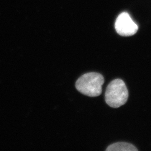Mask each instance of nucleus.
Instances as JSON below:
<instances>
[{
    "label": "nucleus",
    "instance_id": "nucleus-1",
    "mask_svg": "<svg viewBox=\"0 0 151 151\" xmlns=\"http://www.w3.org/2000/svg\"><path fill=\"white\" fill-rule=\"evenodd\" d=\"M104 83L103 76L96 72L87 73L80 77L76 83V89L90 97H96L102 92Z\"/></svg>",
    "mask_w": 151,
    "mask_h": 151
},
{
    "label": "nucleus",
    "instance_id": "nucleus-2",
    "mask_svg": "<svg viewBox=\"0 0 151 151\" xmlns=\"http://www.w3.org/2000/svg\"><path fill=\"white\" fill-rule=\"evenodd\" d=\"M128 96V91L124 81L120 79H115L108 85L105 99L109 106L118 108L127 103Z\"/></svg>",
    "mask_w": 151,
    "mask_h": 151
},
{
    "label": "nucleus",
    "instance_id": "nucleus-3",
    "mask_svg": "<svg viewBox=\"0 0 151 151\" xmlns=\"http://www.w3.org/2000/svg\"><path fill=\"white\" fill-rule=\"evenodd\" d=\"M115 28L117 33L123 37L132 36L138 30V25L126 12L121 13L118 16L115 23Z\"/></svg>",
    "mask_w": 151,
    "mask_h": 151
},
{
    "label": "nucleus",
    "instance_id": "nucleus-4",
    "mask_svg": "<svg viewBox=\"0 0 151 151\" xmlns=\"http://www.w3.org/2000/svg\"><path fill=\"white\" fill-rule=\"evenodd\" d=\"M107 151H137L138 149L130 143L125 142H118L109 146Z\"/></svg>",
    "mask_w": 151,
    "mask_h": 151
}]
</instances>
